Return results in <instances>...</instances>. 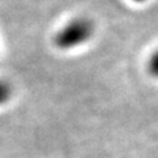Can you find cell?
I'll list each match as a JSON object with an SVG mask.
<instances>
[{
  "mask_svg": "<svg viewBox=\"0 0 158 158\" xmlns=\"http://www.w3.org/2000/svg\"><path fill=\"white\" fill-rule=\"evenodd\" d=\"M148 71L153 78L158 79V49L152 54L148 61Z\"/></svg>",
  "mask_w": 158,
  "mask_h": 158,
  "instance_id": "cell-3",
  "label": "cell"
},
{
  "mask_svg": "<svg viewBox=\"0 0 158 158\" xmlns=\"http://www.w3.org/2000/svg\"><path fill=\"white\" fill-rule=\"evenodd\" d=\"M132 2L133 3H145L146 0H132Z\"/></svg>",
  "mask_w": 158,
  "mask_h": 158,
  "instance_id": "cell-4",
  "label": "cell"
},
{
  "mask_svg": "<svg viewBox=\"0 0 158 158\" xmlns=\"http://www.w3.org/2000/svg\"><path fill=\"white\" fill-rule=\"evenodd\" d=\"M12 96V86L7 81L0 79V106L6 104V103Z\"/></svg>",
  "mask_w": 158,
  "mask_h": 158,
  "instance_id": "cell-2",
  "label": "cell"
},
{
  "mask_svg": "<svg viewBox=\"0 0 158 158\" xmlns=\"http://www.w3.org/2000/svg\"><path fill=\"white\" fill-rule=\"evenodd\" d=\"M95 33V25L88 17H75L54 36V45L61 50H71L85 45Z\"/></svg>",
  "mask_w": 158,
  "mask_h": 158,
  "instance_id": "cell-1",
  "label": "cell"
}]
</instances>
